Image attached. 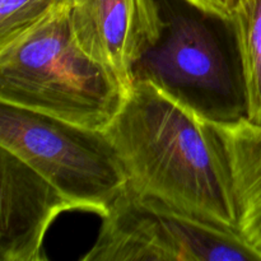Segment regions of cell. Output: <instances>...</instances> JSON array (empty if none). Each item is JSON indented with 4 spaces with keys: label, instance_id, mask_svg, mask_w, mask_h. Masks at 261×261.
Here are the masks:
<instances>
[{
    "label": "cell",
    "instance_id": "30bf717a",
    "mask_svg": "<svg viewBox=\"0 0 261 261\" xmlns=\"http://www.w3.org/2000/svg\"><path fill=\"white\" fill-rule=\"evenodd\" d=\"M75 0H0V46L42 20L51 13L71 8Z\"/></svg>",
    "mask_w": 261,
    "mask_h": 261
},
{
    "label": "cell",
    "instance_id": "277c9868",
    "mask_svg": "<svg viewBox=\"0 0 261 261\" xmlns=\"http://www.w3.org/2000/svg\"><path fill=\"white\" fill-rule=\"evenodd\" d=\"M102 219L96 244L82 260L261 261L237 231L190 216L127 185Z\"/></svg>",
    "mask_w": 261,
    "mask_h": 261
},
{
    "label": "cell",
    "instance_id": "7c38bea8",
    "mask_svg": "<svg viewBox=\"0 0 261 261\" xmlns=\"http://www.w3.org/2000/svg\"><path fill=\"white\" fill-rule=\"evenodd\" d=\"M231 2H232V5H233L234 12H236L237 9H240V8L242 7V5L246 4V3L249 2V0H231ZM233 14H234V13H233Z\"/></svg>",
    "mask_w": 261,
    "mask_h": 261
},
{
    "label": "cell",
    "instance_id": "8992f818",
    "mask_svg": "<svg viewBox=\"0 0 261 261\" xmlns=\"http://www.w3.org/2000/svg\"><path fill=\"white\" fill-rule=\"evenodd\" d=\"M74 37L129 94L135 66L165 33L157 0H75L70 10Z\"/></svg>",
    "mask_w": 261,
    "mask_h": 261
},
{
    "label": "cell",
    "instance_id": "5b68a950",
    "mask_svg": "<svg viewBox=\"0 0 261 261\" xmlns=\"http://www.w3.org/2000/svg\"><path fill=\"white\" fill-rule=\"evenodd\" d=\"M137 79L154 82L214 121L245 116L241 78L201 18L177 15L168 20L160 42L135 66Z\"/></svg>",
    "mask_w": 261,
    "mask_h": 261
},
{
    "label": "cell",
    "instance_id": "ba28073f",
    "mask_svg": "<svg viewBox=\"0 0 261 261\" xmlns=\"http://www.w3.org/2000/svg\"><path fill=\"white\" fill-rule=\"evenodd\" d=\"M233 181L239 233L261 260V125L240 117L214 121Z\"/></svg>",
    "mask_w": 261,
    "mask_h": 261
},
{
    "label": "cell",
    "instance_id": "7a4b0ae2",
    "mask_svg": "<svg viewBox=\"0 0 261 261\" xmlns=\"http://www.w3.org/2000/svg\"><path fill=\"white\" fill-rule=\"evenodd\" d=\"M70 10L51 13L0 46V101L83 129L105 132L127 93L76 42Z\"/></svg>",
    "mask_w": 261,
    "mask_h": 261
},
{
    "label": "cell",
    "instance_id": "8fae6325",
    "mask_svg": "<svg viewBox=\"0 0 261 261\" xmlns=\"http://www.w3.org/2000/svg\"><path fill=\"white\" fill-rule=\"evenodd\" d=\"M195 9L209 17L228 22L233 15L234 9L231 0H185Z\"/></svg>",
    "mask_w": 261,
    "mask_h": 261
},
{
    "label": "cell",
    "instance_id": "52a82bcc",
    "mask_svg": "<svg viewBox=\"0 0 261 261\" xmlns=\"http://www.w3.org/2000/svg\"><path fill=\"white\" fill-rule=\"evenodd\" d=\"M0 259L46 261L43 240L73 205L27 163L0 148Z\"/></svg>",
    "mask_w": 261,
    "mask_h": 261
},
{
    "label": "cell",
    "instance_id": "6da1fadb",
    "mask_svg": "<svg viewBox=\"0 0 261 261\" xmlns=\"http://www.w3.org/2000/svg\"><path fill=\"white\" fill-rule=\"evenodd\" d=\"M127 186L239 232L231 168L213 121L149 79H137L106 127Z\"/></svg>",
    "mask_w": 261,
    "mask_h": 261
},
{
    "label": "cell",
    "instance_id": "3957f363",
    "mask_svg": "<svg viewBox=\"0 0 261 261\" xmlns=\"http://www.w3.org/2000/svg\"><path fill=\"white\" fill-rule=\"evenodd\" d=\"M0 148L40 173L74 211L105 217L127 185L124 166L105 132L2 103Z\"/></svg>",
    "mask_w": 261,
    "mask_h": 261
},
{
    "label": "cell",
    "instance_id": "9c48e42d",
    "mask_svg": "<svg viewBox=\"0 0 261 261\" xmlns=\"http://www.w3.org/2000/svg\"><path fill=\"white\" fill-rule=\"evenodd\" d=\"M227 23L236 42L245 117L261 125V0H249Z\"/></svg>",
    "mask_w": 261,
    "mask_h": 261
}]
</instances>
